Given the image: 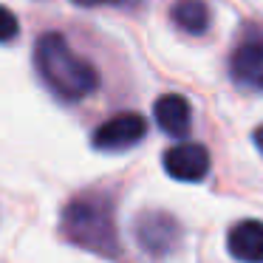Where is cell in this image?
Returning <instances> with one entry per match:
<instances>
[{
	"instance_id": "11",
	"label": "cell",
	"mask_w": 263,
	"mask_h": 263,
	"mask_svg": "<svg viewBox=\"0 0 263 263\" xmlns=\"http://www.w3.org/2000/svg\"><path fill=\"white\" fill-rule=\"evenodd\" d=\"M77 6L82 9H99V6H116V9H125V6H133L136 0H74Z\"/></svg>"
},
{
	"instance_id": "6",
	"label": "cell",
	"mask_w": 263,
	"mask_h": 263,
	"mask_svg": "<svg viewBox=\"0 0 263 263\" xmlns=\"http://www.w3.org/2000/svg\"><path fill=\"white\" fill-rule=\"evenodd\" d=\"M229 74L240 88L263 91V34H252L232 51Z\"/></svg>"
},
{
	"instance_id": "12",
	"label": "cell",
	"mask_w": 263,
	"mask_h": 263,
	"mask_svg": "<svg viewBox=\"0 0 263 263\" xmlns=\"http://www.w3.org/2000/svg\"><path fill=\"white\" fill-rule=\"evenodd\" d=\"M252 139H255L257 150H260V156H263V125H260V127H257V130H255V136H252Z\"/></svg>"
},
{
	"instance_id": "1",
	"label": "cell",
	"mask_w": 263,
	"mask_h": 263,
	"mask_svg": "<svg viewBox=\"0 0 263 263\" xmlns=\"http://www.w3.org/2000/svg\"><path fill=\"white\" fill-rule=\"evenodd\" d=\"M34 65L46 88L63 102H80L99 88V71L85 57H80L57 31H48L37 40Z\"/></svg>"
},
{
	"instance_id": "3",
	"label": "cell",
	"mask_w": 263,
	"mask_h": 263,
	"mask_svg": "<svg viewBox=\"0 0 263 263\" xmlns=\"http://www.w3.org/2000/svg\"><path fill=\"white\" fill-rule=\"evenodd\" d=\"M133 235L150 257H170L181 246V223L161 210L142 212L133 221Z\"/></svg>"
},
{
	"instance_id": "9",
	"label": "cell",
	"mask_w": 263,
	"mask_h": 263,
	"mask_svg": "<svg viewBox=\"0 0 263 263\" xmlns=\"http://www.w3.org/2000/svg\"><path fill=\"white\" fill-rule=\"evenodd\" d=\"M170 17L187 34H204L210 29V9L204 0H176L170 9Z\"/></svg>"
},
{
	"instance_id": "2",
	"label": "cell",
	"mask_w": 263,
	"mask_h": 263,
	"mask_svg": "<svg viewBox=\"0 0 263 263\" xmlns=\"http://www.w3.org/2000/svg\"><path fill=\"white\" fill-rule=\"evenodd\" d=\"M65 240L102 257H119L122 243L116 232L114 201L105 193H82L71 198L60 218Z\"/></svg>"
},
{
	"instance_id": "10",
	"label": "cell",
	"mask_w": 263,
	"mask_h": 263,
	"mask_svg": "<svg viewBox=\"0 0 263 263\" xmlns=\"http://www.w3.org/2000/svg\"><path fill=\"white\" fill-rule=\"evenodd\" d=\"M17 34H20V23L14 17V12L0 6V43H12Z\"/></svg>"
},
{
	"instance_id": "7",
	"label": "cell",
	"mask_w": 263,
	"mask_h": 263,
	"mask_svg": "<svg viewBox=\"0 0 263 263\" xmlns=\"http://www.w3.org/2000/svg\"><path fill=\"white\" fill-rule=\"evenodd\" d=\"M156 125L167 133L170 139H187L193 130V108L181 93H164L153 105Z\"/></svg>"
},
{
	"instance_id": "5",
	"label": "cell",
	"mask_w": 263,
	"mask_h": 263,
	"mask_svg": "<svg viewBox=\"0 0 263 263\" xmlns=\"http://www.w3.org/2000/svg\"><path fill=\"white\" fill-rule=\"evenodd\" d=\"M167 176L176 181H201L210 173V153L204 144L195 142H184V144H173L164 156H161Z\"/></svg>"
},
{
	"instance_id": "8",
	"label": "cell",
	"mask_w": 263,
	"mask_h": 263,
	"mask_svg": "<svg viewBox=\"0 0 263 263\" xmlns=\"http://www.w3.org/2000/svg\"><path fill=\"white\" fill-rule=\"evenodd\" d=\"M227 249L240 263H263V221H238L227 235Z\"/></svg>"
},
{
	"instance_id": "4",
	"label": "cell",
	"mask_w": 263,
	"mask_h": 263,
	"mask_svg": "<svg viewBox=\"0 0 263 263\" xmlns=\"http://www.w3.org/2000/svg\"><path fill=\"white\" fill-rule=\"evenodd\" d=\"M144 136H147V119L142 114L125 110V114H116L108 122H102L93 130L91 142L102 153H122V150L136 147Z\"/></svg>"
}]
</instances>
